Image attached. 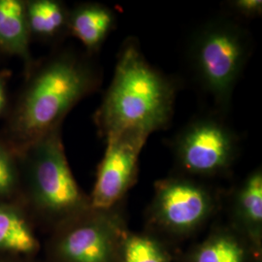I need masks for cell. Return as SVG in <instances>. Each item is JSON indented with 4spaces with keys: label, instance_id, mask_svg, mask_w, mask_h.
<instances>
[{
    "label": "cell",
    "instance_id": "3",
    "mask_svg": "<svg viewBox=\"0 0 262 262\" xmlns=\"http://www.w3.org/2000/svg\"><path fill=\"white\" fill-rule=\"evenodd\" d=\"M250 32L233 17L207 20L192 35L188 62L200 90L225 114L252 54Z\"/></svg>",
    "mask_w": 262,
    "mask_h": 262
},
{
    "label": "cell",
    "instance_id": "6",
    "mask_svg": "<svg viewBox=\"0 0 262 262\" xmlns=\"http://www.w3.org/2000/svg\"><path fill=\"white\" fill-rule=\"evenodd\" d=\"M60 127L32 143L30 175L34 200L43 211L56 216L82 215L91 209L66 159Z\"/></svg>",
    "mask_w": 262,
    "mask_h": 262
},
{
    "label": "cell",
    "instance_id": "15",
    "mask_svg": "<svg viewBox=\"0 0 262 262\" xmlns=\"http://www.w3.org/2000/svg\"><path fill=\"white\" fill-rule=\"evenodd\" d=\"M118 262H172V257L158 236L126 229L120 244Z\"/></svg>",
    "mask_w": 262,
    "mask_h": 262
},
{
    "label": "cell",
    "instance_id": "9",
    "mask_svg": "<svg viewBox=\"0 0 262 262\" xmlns=\"http://www.w3.org/2000/svg\"><path fill=\"white\" fill-rule=\"evenodd\" d=\"M229 213L231 227L252 246L255 253H262V170L249 173L235 187L230 196Z\"/></svg>",
    "mask_w": 262,
    "mask_h": 262
},
{
    "label": "cell",
    "instance_id": "12",
    "mask_svg": "<svg viewBox=\"0 0 262 262\" xmlns=\"http://www.w3.org/2000/svg\"><path fill=\"white\" fill-rule=\"evenodd\" d=\"M26 3L19 0H0V48L30 63L29 37Z\"/></svg>",
    "mask_w": 262,
    "mask_h": 262
},
{
    "label": "cell",
    "instance_id": "5",
    "mask_svg": "<svg viewBox=\"0 0 262 262\" xmlns=\"http://www.w3.org/2000/svg\"><path fill=\"white\" fill-rule=\"evenodd\" d=\"M217 207L219 197L211 187L179 173L155 183L148 224L171 237H188L206 225Z\"/></svg>",
    "mask_w": 262,
    "mask_h": 262
},
{
    "label": "cell",
    "instance_id": "13",
    "mask_svg": "<svg viewBox=\"0 0 262 262\" xmlns=\"http://www.w3.org/2000/svg\"><path fill=\"white\" fill-rule=\"evenodd\" d=\"M30 33L52 38L67 29L68 14L64 5L56 0H34L26 3Z\"/></svg>",
    "mask_w": 262,
    "mask_h": 262
},
{
    "label": "cell",
    "instance_id": "16",
    "mask_svg": "<svg viewBox=\"0 0 262 262\" xmlns=\"http://www.w3.org/2000/svg\"><path fill=\"white\" fill-rule=\"evenodd\" d=\"M16 183V170L8 150L0 144V195L7 194Z\"/></svg>",
    "mask_w": 262,
    "mask_h": 262
},
{
    "label": "cell",
    "instance_id": "4",
    "mask_svg": "<svg viewBox=\"0 0 262 262\" xmlns=\"http://www.w3.org/2000/svg\"><path fill=\"white\" fill-rule=\"evenodd\" d=\"M180 174L211 179L227 175L240 152V138L220 113L191 119L170 142Z\"/></svg>",
    "mask_w": 262,
    "mask_h": 262
},
{
    "label": "cell",
    "instance_id": "2",
    "mask_svg": "<svg viewBox=\"0 0 262 262\" xmlns=\"http://www.w3.org/2000/svg\"><path fill=\"white\" fill-rule=\"evenodd\" d=\"M100 83V70L82 56L63 53L51 58L32 78L19 103L13 122L17 138L28 148L60 127L66 114Z\"/></svg>",
    "mask_w": 262,
    "mask_h": 262
},
{
    "label": "cell",
    "instance_id": "10",
    "mask_svg": "<svg viewBox=\"0 0 262 262\" xmlns=\"http://www.w3.org/2000/svg\"><path fill=\"white\" fill-rule=\"evenodd\" d=\"M116 26L115 12L100 3H84L68 14L67 30L91 54L100 50Z\"/></svg>",
    "mask_w": 262,
    "mask_h": 262
},
{
    "label": "cell",
    "instance_id": "14",
    "mask_svg": "<svg viewBox=\"0 0 262 262\" xmlns=\"http://www.w3.org/2000/svg\"><path fill=\"white\" fill-rule=\"evenodd\" d=\"M37 246L24 216L15 208L0 204V250L32 253Z\"/></svg>",
    "mask_w": 262,
    "mask_h": 262
},
{
    "label": "cell",
    "instance_id": "1",
    "mask_svg": "<svg viewBox=\"0 0 262 262\" xmlns=\"http://www.w3.org/2000/svg\"><path fill=\"white\" fill-rule=\"evenodd\" d=\"M176 94L174 80L150 64L136 38H127L94 122L105 139L129 130L150 135L170 125Z\"/></svg>",
    "mask_w": 262,
    "mask_h": 262
},
{
    "label": "cell",
    "instance_id": "17",
    "mask_svg": "<svg viewBox=\"0 0 262 262\" xmlns=\"http://www.w3.org/2000/svg\"><path fill=\"white\" fill-rule=\"evenodd\" d=\"M227 7L241 19H256L262 15L261 0H231L227 2Z\"/></svg>",
    "mask_w": 262,
    "mask_h": 262
},
{
    "label": "cell",
    "instance_id": "19",
    "mask_svg": "<svg viewBox=\"0 0 262 262\" xmlns=\"http://www.w3.org/2000/svg\"><path fill=\"white\" fill-rule=\"evenodd\" d=\"M253 262H262L261 253H259V254L255 255V256H254V258H253Z\"/></svg>",
    "mask_w": 262,
    "mask_h": 262
},
{
    "label": "cell",
    "instance_id": "8",
    "mask_svg": "<svg viewBox=\"0 0 262 262\" xmlns=\"http://www.w3.org/2000/svg\"><path fill=\"white\" fill-rule=\"evenodd\" d=\"M58 243L66 262H118L122 235L127 229L121 204L109 210L90 209Z\"/></svg>",
    "mask_w": 262,
    "mask_h": 262
},
{
    "label": "cell",
    "instance_id": "7",
    "mask_svg": "<svg viewBox=\"0 0 262 262\" xmlns=\"http://www.w3.org/2000/svg\"><path fill=\"white\" fill-rule=\"evenodd\" d=\"M149 136L129 130L106 138V150L90 197L92 209L109 210L122 203L137 182L141 151Z\"/></svg>",
    "mask_w": 262,
    "mask_h": 262
},
{
    "label": "cell",
    "instance_id": "18",
    "mask_svg": "<svg viewBox=\"0 0 262 262\" xmlns=\"http://www.w3.org/2000/svg\"><path fill=\"white\" fill-rule=\"evenodd\" d=\"M6 105V80L4 76L0 75V114Z\"/></svg>",
    "mask_w": 262,
    "mask_h": 262
},
{
    "label": "cell",
    "instance_id": "11",
    "mask_svg": "<svg viewBox=\"0 0 262 262\" xmlns=\"http://www.w3.org/2000/svg\"><path fill=\"white\" fill-rule=\"evenodd\" d=\"M259 253L231 226L217 227L189 251L185 262H253Z\"/></svg>",
    "mask_w": 262,
    "mask_h": 262
}]
</instances>
